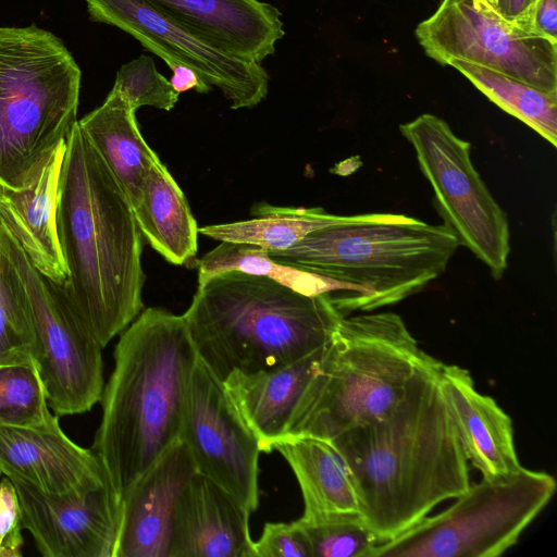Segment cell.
<instances>
[{
    "instance_id": "obj_1",
    "label": "cell",
    "mask_w": 557,
    "mask_h": 557,
    "mask_svg": "<svg viewBox=\"0 0 557 557\" xmlns=\"http://www.w3.org/2000/svg\"><path fill=\"white\" fill-rule=\"evenodd\" d=\"M435 359L418 371L382 419L330 443L344 461L360 516L381 543L470 486L469 462L440 385Z\"/></svg>"
},
{
    "instance_id": "obj_2",
    "label": "cell",
    "mask_w": 557,
    "mask_h": 557,
    "mask_svg": "<svg viewBox=\"0 0 557 557\" xmlns=\"http://www.w3.org/2000/svg\"><path fill=\"white\" fill-rule=\"evenodd\" d=\"M57 231L65 298L104 348L144 310L143 235L127 195L78 122L65 139Z\"/></svg>"
},
{
    "instance_id": "obj_3",
    "label": "cell",
    "mask_w": 557,
    "mask_h": 557,
    "mask_svg": "<svg viewBox=\"0 0 557 557\" xmlns=\"http://www.w3.org/2000/svg\"><path fill=\"white\" fill-rule=\"evenodd\" d=\"M196 361L183 315L150 307L121 333L91 448L120 502L180 441Z\"/></svg>"
},
{
    "instance_id": "obj_4",
    "label": "cell",
    "mask_w": 557,
    "mask_h": 557,
    "mask_svg": "<svg viewBox=\"0 0 557 557\" xmlns=\"http://www.w3.org/2000/svg\"><path fill=\"white\" fill-rule=\"evenodd\" d=\"M197 357L222 382L299 360L331 339L344 314L329 294L308 296L239 271L198 286L182 314Z\"/></svg>"
},
{
    "instance_id": "obj_5",
    "label": "cell",
    "mask_w": 557,
    "mask_h": 557,
    "mask_svg": "<svg viewBox=\"0 0 557 557\" xmlns=\"http://www.w3.org/2000/svg\"><path fill=\"white\" fill-rule=\"evenodd\" d=\"M443 224L396 213H363L269 252L281 263L335 280L347 293L331 299L344 314L393 306L444 273L459 247Z\"/></svg>"
},
{
    "instance_id": "obj_6",
    "label": "cell",
    "mask_w": 557,
    "mask_h": 557,
    "mask_svg": "<svg viewBox=\"0 0 557 557\" xmlns=\"http://www.w3.org/2000/svg\"><path fill=\"white\" fill-rule=\"evenodd\" d=\"M434 360L395 312L344 315L286 437L330 442L382 419L401 400L418 371Z\"/></svg>"
},
{
    "instance_id": "obj_7",
    "label": "cell",
    "mask_w": 557,
    "mask_h": 557,
    "mask_svg": "<svg viewBox=\"0 0 557 557\" xmlns=\"http://www.w3.org/2000/svg\"><path fill=\"white\" fill-rule=\"evenodd\" d=\"M82 73L60 38L0 27V186L27 185L77 120Z\"/></svg>"
},
{
    "instance_id": "obj_8",
    "label": "cell",
    "mask_w": 557,
    "mask_h": 557,
    "mask_svg": "<svg viewBox=\"0 0 557 557\" xmlns=\"http://www.w3.org/2000/svg\"><path fill=\"white\" fill-rule=\"evenodd\" d=\"M554 476L521 467L482 478L442 512L426 516L372 557H497L515 546L553 498Z\"/></svg>"
},
{
    "instance_id": "obj_9",
    "label": "cell",
    "mask_w": 557,
    "mask_h": 557,
    "mask_svg": "<svg viewBox=\"0 0 557 557\" xmlns=\"http://www.w3.org/2000/svg\"><path fill=\"white\" fill-rule=\"evenodd\" d=\"M0 240L26 293L32 357L55 414L89 411L103 391L102 347L67 302L61 284L44 276L0 222Z\"/></svg>"
},
{
    "instance_id": "obj_10",
    "label": "cell",
    "mask_w": 557,
    "mask_h": 557,
    "mask_svg": "<svg viewBox=\"0 0 557 557\" xmlns=\"http://www.w3.org/2000/svg\"><path fill=\"white\" fill-rule=\"evenodd\" d=\"M399 131L414 150L444 224L500 280L508 267L509 223L472 163L471 144L431 113L400 124Z\"/></svg>"
},
{
    "instance_id": "obj_11",
    "label": "cell",
    "mask_w": 557,
    "mask_h": 557,
    "mask_svg": "<svg viewBox=\"0 0 557 557\" xmlns=\"http://www.w3.org/2000/svg\"><path fill=\"white\" fill-rule=\"evenodd\" d=\"M416 37L442 65L460 59L557 94V41L503 16L486 0H442Z\"/></svg>"
},
{
    "instance_id": "obj_12",
    "label": "cell",
    "mask_w": 557,
    "mask_h": 557,
    "mask_svg": "<svg viewBox=\"0 0 557 557\" xmlns=\"http://www.w3.org/2000/svg\"><path fill=\"white\" fill-rule=\"evenodd\" d=\"M90 18L115 26L160 57L180 63L216 87L231 108H252L268 95L269 75L260 63L236 58L191 32L147 0H85Z\"/></svg>"
},
{
    "instance_id": "obj_13",
    "label": "cell",
    "mask_w": 557,
    "mask_h": 557,
    "mask_svg": "<svg viewBox=\"0 0 557 557\" xmlns=\"http://www.w3.org/2000/svg\"><path fill=\"white\" fill-rule=\"evenodd\" d=\"M180 441L198 473L212 480L250 513L259 505L258 441L232 403L223 382L197 357Z\"/></svg>"
},
{
    "instance_id": "obj_14",
    "label": "cell",
    "mask_w": 557,
    "mask_h": 557,
    "mask_svg": "<svg viewBox=\"0 0 557 557\" xmlns=\"http://www.w3.org/2000/svg\"><path fill=\"white\" fill-rule=\"evenodd\" d=\"M15 487L23 528L45 557H113L121 502L110 484L72 495Z\"/></svg>"
},
{
    "instance_id": "obj_15",
    "label": "cell",
    "mask_w": 557,
    "mask_h": 557,
    "mask_svg": "<svg viewBox=\"0 0 557 557\" xmlns=\"http://www.w3.org/2000/svg\"><path fill=\"white\" fill-rule=\"evenodd\" d=\"M0 468L11 481L49 495L78 494L109 484L95 453L73 442L55 413L37 428L0 426Z\"/></svg>"
},
{
    "instance_id": "obj_16",
    "label": "cell",
    "mask_w": 557,
    "mask_h": 557,
    "mask_svg": "<svg viewBox=\"0 0 557 557\" xmlns=\"http://www.w3.org/2000/svg\"><path fill=\"white\" fill-rule=\"evenodd\" d=\"M197 472L176 442L126 493L113 557H172L178 509Z\"/></svg>"
},
{
    "instance_id": "obj_17",
    "label": "cell",
    "mask_w": 557,
    "mask_h": 557,
    "mask_svg": "<svg viewBox=\"0 0 557 557\" xmlns=\"http://www.w3.org/2000/svg\"><path fill=\"white\" fill-rule=\"evenodd\" d=\"M219 49L261 63L285 35L281 12L259 0H147Z\"/></svg>"
},
{
    "instance_id": "obj_18",
    "label": "cell",
    "mask_w": 557,
    "mask_h": 557,
    "mask_svg": "<svg viewBox=\"0 0 557 557\" xmlns=\"http://www.w3.org/2000/svg\"><path fill=\"white\" fill-rule=\"evenodd\" d=\"M438 375L468 462L486 479L519 470L510 417L475 388L468 370L442 363Z\"/></svg>"
},
{
    "instance_id": "obj_19",
    "label": "cell",
    "mask_w": 557,
    "mask_h": 557,
    "mask_svg": "<svg viewBox=\"0 0 557 557\" xmlns=\"http://www.w3.org/2000/svg\"><path fill=\"white\" fill-rule=\"evenodd\" d=\"M64 151L65 141L45 158L24 187L0 186V222L37 271L61 285L67 278V270L57 231V195Z\"/></svg>"
},
{
    "instance_id": "obj_20",
    "label": "cell",
    "mask_w": 557,
    "mask_h": 557,
    "mask_svg": "<svg viewBox=\"0 0 557 557\" xmlns=\"http://www.w3.org/2000/svg\"><path fill=\"white\" fill-rule=\"evenodd\" d=\"M324 347L276 368L251 373L233 371L223 381L261 451L271 453L286 437Z\"/></svg>"
},
{
    "instance_id": "obj_21",
    "label": "cell",
    "mask_w": 557,
    "mask_h": 557,
    "mask_svg": "<svg viewBox=\"0 0 557 557\" xmlns=\"http://www.w3.org/2000/svg\"><path fill=\"white\" fill-rule=\"evenodd\" d=\"M249 516L228 492L196 472L178 509L172 557H255Z\"/></svg>"
},
{
    "instance_id": "obj_22",
    "label": "cell",
    "mask_w": 557,
    "mask_h": 557,
    "mask_svg": "<svg viewBox=\"0 0 557 557\" xmlns=\"http://www.w3.org/2000/svg\"><path fill=\"white\" fill-rule=\"evenodd\" d=\"M146 242L168 262L188 264L198 250V226L181 187L161 162L149 170L132 206Z\"/></svg>"
},
{
    "instance_id": "obj_23",
    "label": "cell",
    "mask_w": 557,
    "mask_h": 557,
    "mask_svg": "<svg viewBox=\"0 0 557 557\" xmlns=\"http://www.w3.org/2000/svg\"><path fill=\"white\" fill-rule=\"evenodd\" d=\"M274 449L293 470L304 500V518L360 515L350 474L329 441L312 436H290Z\"/></svg>"
},
{
    "instance_id": "obj_24",
    "label": "cell",
    "mask_w": 557,
    "mask_h": 557,
    "mask_svg": "<svg viewBox=\"0 0 557 557\" xmlns=\"http://www.w3.org/2000/svg\"><path fill=\"white\" fill-rule=\"evenodd\" d=\"M135 112L119 94L111 90L100 107L77 121L115 175L132 206L150 168L160 160L143 137Z\"/></svg>"
},
{
    "instance_id": "obj_25",
    "label": "cell",
    "mask_w": 557,
    "mask_h": 557,
    "mask_svg": "<svg viewBox=\"0 0 557 557\" xmlns=\"http://www.w3.org/2000/svg\"><path fill=\"white\" fill-rule=\"evenodd\" d=\"M358 216L332 214L322 208L259 203L249 220L208 225L198 232L219 242L249 244L272 252L290 248L317 230L352 222Z\"/></svg>"
},
{
    "instance_id": "obj_26",
    "label": "cell",
    "mask_w": 557,
    "mask_h": 557,
    "mask_svg": "<svg viewBox=\"0 0 557 557\" xmlns=\"http://www.w3.org/2000/svg\"><path fill=\"white\" fill-rule=\"evenodd\" d=\"M198 286L220 273L239 271L271 278L308 296H343L347 287L330 277L273 260L269 252L249 244L221 242L198 262Z\"/></svg>"
},
{
    "instance_id": "obj_27",
    "label": "cell",
    "mask_w": 557,
    "mask_h": 557,
    "mask_svg": "<svg viewBox=\"0 0 557 557\" xmlns=\"http://www.w3.org/2000/svg\"><path fill=\"white\" fill-rule=\"evenodd\" d=\"M453 66L500 109L525 123L554 147L557 145V94L542 91L493 69L450 59Z\"/></svg>"
},
{
    "instance_id": "obj_28",
    "label": "cell",
    "mask_w": 557,
    "mask_h": 557,
    "mask_svg": "<svg viewBox=\"0 0 557 557\" xmlns=\"http://www.w3.org/2000/svg\"><path fill=\"white\" fill-rule=\"evenodd\" d=\"M49 408L34 359L0 364V426H40L52 416Z\"/></svg>"
},
{
    "instance_id": "obj_29",
    "label": "cell",
    "mask_w": 557,
    "mask_h": 557,
    "mask_svg": "<svg viewBox=\"0 0 557 557\" xmlns=\"http://www.w3.org/2000/svg\"><path fill=\"white\" fill-rule=\"evenodd\" d=\"M295 521L308 541L311 557H372L381 544L358 513Z\"/></svg>"
},
{
    "instance_id": "obj_30",
    "label": "cell",
    "mask_w": 557,
    "mask_h": 557,
    "mask_svg": "<svg viewBox=\"0 0 557 557\" xmlns=\"http://www.w3.org/2000/svg\"><path fill=\"white\" fill-rule=\"evenodd\" d=\"M32 343L26 293L0 240V364L33 359Z\"/></svg>"
},
{
    "instance_id": "obj_31",
    "label": "cell",
    "mask_w": 557,
    "mask_h": 557,
    "mask_svg": "<svg viewBox=\"0 0 557 557\" xmlns=\"http://www.w3.org/2000/svg\"><path fill=\"white\" fill-rule=\"evenodd\" d=\"M111 90L135 111L143 106L171 111L180 96L170 81L158 72L153 59L146 54L121 66Z\"/></svg>"
},
{
    "instance_id": "obj_32",
    "label": "cell",
    "mask_w": 557,
    "mask_h": 557,
    "mask_svg": "<svg viewBox=\"0 0 557 557\" xmlns=\"http://www.w3.org/2000/svg\"><path fill=\"white\" fill-rule=\"evenodd\" d=\"M255 557H311L308 541L296 521L268 522L253 542Z\"/></svg>"
},
{
    "instance_id": "obj_33",
    "label": "cell",
    "mask_w": 557,
    "mask_h": 557,
    "mask_svg": "<svg viewBox=\"0 0 557 557\" xmlns=\"http://www.w3.org/2000/svg\"><path fill=\"white\" fill-rule=\"evenodd\" d=\"M17 494L11 480H0V557H20L24 544Z\"/></svg>"
},
{
    "instance_id": "obj_34",
    "label": "cell",
    "mask_w": 557,
    "mask_h": 557,
    "mask_svg": "<svg viewBox=\"0 0 557 557\" xmlns=\"http://www.w3.org/2000/svg\"><path fill=\"white\" fill-rule=\"evenodd\" d=\"M518 22L531 32L557 41V0H534Z\"/></svg>"
},
{
    "instance_id": "obj_35",
    "label": "cell",
    "mask_w": 557,
    "mask_h": 557,
    "mask_svg": "<svg viewBox=\"0 0 557 557\" xmlns=\"http://www.w3.org/2000/svg\"><path fill=\"white\" fill-rule=\"evenodd\" d=\"M169 67L173 72L170 83L176 92L195 89L199 94H207L211 90V87L191 67L180 63H173Z\"/></svg>"
},
{
    "instance_id": "obj_36",
    "label": "cell",
    "mask_w": 557,
    "mask_h": 557,
    "mask_svg": "<svg viewBox=\"0 0 557 557\" xmlns=\"http://www.w3.org/2000/svg\"><path fill=\"white\" fill-rule=\"evenodd\" d=\"M534 0H498L496 10L509 20L518 21Z\"/></svg>"
},
{
    "instance_id": "obj_37",
    "label": "cell",
    "mask_w": 557,
    "mask_h": 557,
    "mask_svg": "<svg viewBox=\"0 0 557 557\" xmlns=\"http://www.w3.org/2000/svg\"><path fill=\"white\" fill-rule=\"evenodd\" d=\"M491 5H493L495 9L497 8L498 0H486Z\"/></svg>"
},
{
    "instance_id": "obj_38",
    "label": "cell",
    "mask_w": 557,
    "mask_h": 557,
    "mask_svg": "<svg viewBox=\"0 0 557 557\" xmlns=\"http://www.w3.org/2000/svg\"><path fill=\"white\" fill-rule=\"evenodd\" d=\"M3 478V473L1 471V468H0V480Z\"/></svg>"
}]
</instances>
